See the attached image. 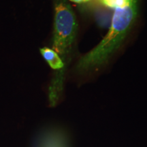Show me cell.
Returning a JSON list of instances; mask_svg holds the SVG:
<instances>
[{"instance_id":"obj_3","label":"cell","mask_w":147,"mask_h":147,"mask_svg":"<svg viewBox=\"0 0 147 147\" xmlns=\"http://www.w3.org/2000/svg\"><path fill=\"white\" fill-rule=\"evenodd\" d=\"M44 59L53 69H60L64 67V63L59 55L52 49L45 47L40 49Z\"/></svg>"},{"instance_id":"obj_2","label":"cell","mask_w":147,"mask_h":147,"mask_svg":"<svg viewBox=\"0 0 147 147\" xmlns=\"http://www.w3.org/2000/svg\"><path fill=\"white\" fill-rule=\"evenodd\" d=\"M55 22L53 47L65 58L70 51L77 31L76 18L67 0H54Z\"/></svg>"},{"instance_id":"obj_1","label":"cell","mask_w":147,"mask_h":147,"mask_svg":"<svg viewBox=\"0 0 147 147\" xmlns=\"http://www.w3.org/2000/svg\"><path fill=\"white\" fill-rule=\"evenodd\" d=\"M137 12L138 0H131L123 8H116L109 32L97 47L80 60L79 70H89L104 63L124 40L135 21Z\"/></svg>"},{"instance_id":"obj_5","label":"cell","mask_w":147,"mask_h":147,"mask_svg":"<svg viewBox=\"0 0 147 147\" xmlns=\"http://www.w3.org/2000/svg\"><path fill=\"white\" fill-rule=\"evenodd\" d=\"M71 1L75 3H82V2H86V0H70Z\"/></svg>"},{"instance_id":"obj_4","label":"cell","mask_w":147,"mask_h":147,"mask_svg":"<svg viewBox=\"0 0 147 147\" xmlns=\"http://www.w3.org/2000/svg\"><path fill=\"white\" fill-rule=\"evenodd\" d=\"M102 1V3L106 6L110 7V8H113V3L115 2V0H101Z\"/></svg>"},{"instance_id":"obj_6","label":"cell","mask_w":147,"mask_h":147,"mask_svg":"<svg viewBox=\"0 0 147 147\" xmlns=\"http://www.w3.org/2000/svg\"><path fill=\"white\" fill-rule=\"evenodd\" d=\"M89 1V0H86V1Z\"/></svg>"}]
</instances>
